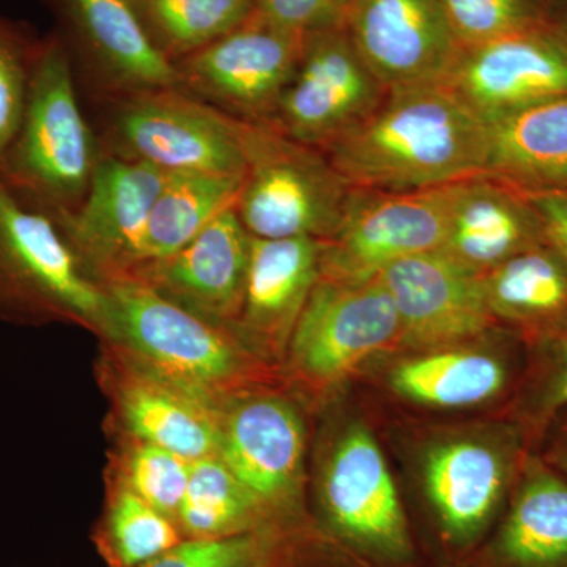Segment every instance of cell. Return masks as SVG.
Returning a JSON list of instances; mask_svg holds the SVG:
<instances>
[{"instance_id": "1", "label": "cell", "mask_w": 567, "mask_h": 567, "mask_svg": "<svg viewBox=\"0 0 567 567\" xmlns=\"http://www.w3.org/2000/svg\"><path fill=\"white\" fill-rule=\"evenodd\" d=\"M371 405L425 566L461 567L505 513L527 440L505 415L436 420Z\"/></svg>"}, {"instance_id": "2", "label": "cell", "mask_w": 567, "mask_h": 567, "mask_svg": "<svg viewBox=\"0 0 567 567\" xmlns=\"http://www.w3.org/2000/svg\"><path fill=\"white\" fill-rule=\"evenodd\" d=\"M315 416L301 567H427L374 406L352 388Z\"/></svg>"}, {"instance_id": "3", "label": "cell", "mask_w": 567, "mask_h": 567, "mask_svg": "<svg viewBox=\"0 0 567 567\" xmlns=\"http://www.w3.org/2000/svg\"><path fill=\"white\" fill-rule=\"evenodd\" d=\"M487 125L446 84L388 91L324 151L352 188L425 189L486 175Z\"/></svg>"}, {"instance_id": "4", "label": "cell", "mask_w": 567, "mask_h": 567, "mask_svg": "<svg viewBox=\"0 0 567 567\" xmlns=\"http://www.w3.org/2000/svg\"><path fill=\"white\" fill-rule=\"evenodd\" d=\"M104 346L133 363L223 405L259 386H284L281 371L229 324L175 303L136 278L104 282Z\"/></svg>"}, {"instance_id": "5", "label": "cell", "mask_w": 567, "mask_h": 567, "mask_svg": "<svg viewBox=\"0 0 567 567\" xmlns=\"http://www.w3.org/2000/svg\"><path fill=\"white\" fill-rule=\"evenodd\" d=\"M525 364L527 342L516 331L495 327L447 344L394 350L377 360L354 388L395 415H505Z\"/></svg>"}, {"instance_id": "6", "label": "cell", "mask_w": 567, "mask_h": 567, "mask_svg": "<svg viewBox=\"0 0 567 567\" xmlns=\"http://www.w3.org/2000/svg\"><path fill=\"white\" fill-rule=\"evenodd\" d=\"M399 346L401 322L380 275L353 281L320 276L287 347L284 386L315 416Z\"/></svg>"}, {"instance_id": "7", "label": "cell", "mask_w": 567, "mask_h": 567, "mask_svg": "<svg viewBox=\"0 0 567 567\" xmlns=\"http://www.w3.org/2000/svg\"><path fill=\"white\" fill-rule=\"evenodd\" d=\"M76 80L61 35L41 40L20 132L0 163V178L51 215L82 203L103 153Z\"/></svg>"}, {"instance_id": "8", "label": "cell", "mask_w": 567, "mask_h": 567, "mask_svg": "<svg viewBox=\"0 0 567 567\" xmlns=\"http://www.w3.org/2000/svg\"><path fill=\"white\" fill-rule=\"evenodd\" d=\"M106 292L54 216L0 178V320L80 324L102 333Z\"/></svg>"}, {"instance_id": "9", "label": "cell", "mask_w": 567, "mask_h": 567, "mask_svg": "<svg viewBox=\"0 0 567 567\" xmlns=\"http://www.w3.org/2000/svg\"><path fill=\"white\" fill-rule=\"evenodd\" d=\"M102 147L166 173L244 177L245 134L237 121L178 87L93 99Z\"/></svg>"}, {"instance_id": "10", "label": "cell", "mask_w": 567, "mask_h": 567, "mask_svg": "<svg viewBox=\"0 0 567 567\" xmlns=\"http://www.w3.org/2000/svg\"><path fill=\"white\" fill-rule=\"evenodd\" d=\"M311 413L286 386L224 402L218 457L282 527L312 537L308 513Z\"/></svg>"}, {"instance_id": "11", "label": "cell", "mask_w": 567, "mask_h": 567, "mask_svg": "<svg viewBox=\"0 0 567 567\" xmlns=\"http://www.w3.org/2000/svg\"><path fill=\"white\" fill-rule=\"evenodd\" d=\"M246 169L235 212L254 238L328 240L352 186L327 153L290 140L267 123H248Z\"/></svg>"}, {"instance_id": "12", "label": "cell", "mask_w": 567, "mask_h": 567, "mask_svg": "<svg viewBox=\"0 0 567 567\" xmlns=\"http://www.w3.org/2000/svg\"><path fill=\"white\" fill-rule=\"evenodd\" d=\"M461 183L425 189L352 188L341 221L323 241L322 274L368 279L388 265L440 252Z\"/></svg>"}, {"instance_id": "13", "label": "cell", "mask_w": 567, "mask_h": 567, "mask_svg": "<svg viewBox=\"0 0 567 567\" xmlns=\"http://www.w3.org/2000/svg\"><path fill=\"white\" fill-rule=\"evenodd\" d=\"M306 35L259 11L238 28L174 62L178 89L245 123H270L292 81Z\"/></svg>"}, {"instance_id": "14", "label": "cell", "mask_w": 567, "mask_h": 567, "mask_svg": "<svg viewBox=\"0 0 567 567\" xmlns=\"http://www.w3.org/2000/svg\"><path fill=\"white\" fill-rule=\"evenodd\" d=\"M166 178V171L103 148L82 203L52 215L96 281L140 270L148 216Z\"/></svg>"}, {"instance_id": "15", "label": "cell", "mask_w": 567, "mask_h": 567, "mask_svg": "<svg viewBox=\"0 0 567 567\" xmlns=\"http://www.w3.org/2000/svg\"><path fill=\"white\" fill-rule=\"evenodd\" d=\"M386 92L344 25L308 33L297 71L268 125L324 152L363 122Z\"/></svg>"}, {"instance_id": "16", "label": "cell", "mask_w": 567, "mask_h": 567, "mask_svg": "<svg viewBox=\"0 0 567 567\" xmlns=\"http://www.w3.org/2000/svg\"><path fill=\"white\" fill-rule=\"evenodd\" d=\"M58 32L93 99L178 87L174 63L156 50L126 0H47Z\"/></svg>"}, {"instance_id": "17", "label": "cell", "mask_w": 567, "mask_h": 567, "mask_svg": "<svg viewBox=\"0 0 567 567\" xmlns=\"http://www.w3.org/2000/svg\"><path fill=\"white\" fill-rule=\"evenodd\" d=\"M484 123L567 95V47L550 24L465 48L445 82Z\"/></svg>"}, {"instance_id": "18", "label": "cell", "mask_w": 567, "mask_h": 567, "mask_svg": "<svg viewBox=\"0 0 567 567\" xmlns=\"http://www.w3.org/2000/svg\"><path fill=\"white\" fill-rule=\"evenodd\" d=\"M344 29L386 91L445 84L464 50L439 0H350Z\"/></svg>"}, {"instance_id": "19", "label": "cell", "mask_w": 567, "mask_h": 567, "mask_svg": "<svg viewBox=\"0 0 567 567\" xmlns=\"http://www.w3.org/2000/svg\"><path fill=\"white\" fill-rule=\"evenodd\" d=\"M380 278L401 322L399 349L447 344L499 327L488 309L483 276L446 254L406 257L383 268Z\"/></svg>"}, {"instance_id": "20", "label": "cell", "mask_w": 567, "mask_h": 567, "mask_svg": "<svg viewBox=\"0 0 567 567\" xmlns=\"http://www.w3.org/2000/svg\"><path fill=\"white\" fill-rule=\"evenodd\" d=\"M103 377L123 436L197 461L221 443V406L107 349Z\"/></svg>"}, {"instance_id": "21", "label": "cell", "mask_w": 567, "mask_h": 567, "mask_svg": "<svg viewBox=\"0 0 567 567\" xmlns=\"http://www.w3.org/2000/svg\"><path fill=\"white\" fill-rule=\"evenodd\" d=\"M323 241L251 237L240 311L233 324L249 349L281 371L295 324L322 274Z\"/></svg>"}, {"instance_id": "22", "label": "cell", "mask_w": 567, "mask_h": 567, "mask_svg": "<svg viewBox=\"0 0 567 567\" xmlns=\"http://www.w3.org/2000/svg\"><path fill=\"white\" fill-rule=\"evenodd\" d=\"M249 251L251 235L230 207L173 256L145 265L132 278L196 315L233 327L244 298Z\"/></svg>"}, {"instance_id": "23", "label": "cell", "mask_w": 567, "mask_h": 567, "mask_svg": "<svg viewBox=\"0 0 567 567\" xmlns=\"http://www.w3.org/2000/svg\"><path fill=\"white\" fill-rule=\"evenodd\" d=\"M461 567H567V480L529 453L505 513Z\"/></svg>"}, {"instance_id": "24", "label": "cell", "mask_w": 567, "mask_h": 567, "mask_svg": "<svg viewBox=\"0 0 567 567\" xmlns=\"http://www.w3.org/2000/svg\"><path fill=\"white\" fill-rule=\"evenodd\" d=\"M544 241L543 221L527 194L477 175L461 183L440 252L483 276Z\"/></svg>"}, {"instance_id": "25", "label": "cell", "mask_w": 567, "mask_h": 567, "mask_svg": "<svg viewBox=\"0 0 567 567\" xmlns=\"http://www.w3.org/2000/svg\"><path fill=\"white\" fill-rule=\"evenodd\" d=\"M486 175L525 194L567 192V95L487 123Z\"/></svg>"}, {"instance_id": "26", "label": "cell", "mask_w": 567, "mask_h": 567, "mask_svg": "<svg viewBox=\"0 0 567 567\" xmlns=\"http://www.w3.org/2000/svg\"><path fill=\"white\" fill-rule=\"evenodd\" d=\"M488 309L499 327L535 341L567 320V260L548 241L483 275Z\"/></svg>"}, {"instance_id": "27", "label": "cell", "mask_w": 567, "mask_h": 567, "mask_svg": "<svg viewBox=\"0 0 567 567\" xmlns=\"http://www.w3.org/2000/svg\"><path fill=\"white\" fill-rule=\"evenodd\" d=\"M241 181L233 175L167 173L148 216L141 268L173 256L216 216L235 207Z\"/></svg>"}, {"instance_id": "28", "label": "cell", "mask_w": 567, "mask_h": 567, "mask_svg": "<svg viewBox=\"0 0 567 567\" xmlns=\"http://www.w3.org/2000/svg\"><path fill=\"white\" fill-rule=\"evenodd\" d=\"M175 524L185 539H215L279 525L218 456L193 461Z\"/></svg>"}, {"instance_id": "29", "label": "cell", "mask_w": 567, "mask_h": 567, "mask_svg": "<svg viewBox=\"0 0 567 567\" xmlns=\"http://www.w3.org/2000/svg\"><path fill=\"white\" fill-rule=\"evenodd\" d=\"M156 50L181 61L248 20L256 0H126Z\"/></svg>"}, {"instance_id": "30", "label": "cell", "mask_w": 567, "mask_h": 567, "mask_svg": "<svg viewBox=\"0 0 567 567\" xmlns=\"http://www.w3.org/2000/svg\"><path fill=\"white\" fill-rule=\"evenodd\" d=\"M505 416L518 425L532 453L567 416V320L527 342L524 377Z\"/></svg>"}, {"instance_id": "31", "label": "cell", "mask_w": 567, "mask_h": 567, "mask_svg": "<svg viewBox=\"0 0 567 567\" xmlns=\"http://www.w3.org/2000/svg\"><path fill=\"white\" fill-rule=\"evenodd\" d=\"M183 539L173 518L111 480L106 509L96 532V544L111 567H144Z\"/></svg>"}, {"instance_id": "32", "label": "cell", "mask_w": 567, "mask_h": 567, "mask_svg": "<svg viewBox=\"0 0 567 567\" xmlns=\"http://www.w3.org/2000/svg\"><path fill=\"white\" fill-rule=\"evenodd\" d=\"M311 537L270 525L215 539H183L144 567H300Z\"/></svg>"}, {"instance_id": "33", "label": "cell", "mask_w": 567, "mask_h": 567, "mask_svg": "<svg viewBox=\"0 0 567 567\" xmlns=\"http://www.w3.org/2000/svg\"><path fill=\"white\" fill-rule=\"evenodd\" d=\"M192 466L193 461L166 447L123 436L112 464L111 480L118 481L175 522Z\"/></svg>"}, {"instance_id": "34", "label": "cell", "mask_w": 567, "mask_h": 567, "mask_svg": "<svg viewBox=\"0 0 567 567\" xmlns=\"http://www.w3.org/2000/svg\"><path fill=\"white\" fill-rule=\"evenodd\" d=\"M461 47L550 24L551 0H439Z\"/></svg>"}, {"instance_id": "35", "label": "cell", "mask_w": 567, "mask_h": 567, "mask_svg": "<svg viewBox=\"0 0 567 567\" xmlns=\"http://www.w3.org/2000/svg\"><path fill=\"white\" fill-rule=\"evenodd\" d=\"M41 40L0 17V163L20 132Z\"/></svg>"}, {"instance_id": "36", "label": "cell", "mask_w": 567, "mask_h": 567, "mask_svg": "<svg viewBox=\"0 0 567 567\" xmlns=\"http://www.w3.org/2000/svg\"><path fill=\"white\" fill-rule=\"evenodd\" d=\"M350 0H256V11L287 31L308 33L344 25Z\"/></svg>"}, {"instance_id": "37", "label": "cell", "mask_w": 567, "mask_h": 567, "mask_svg": "<svg viewBox=\"0 0 567 567\" xmlns=\"http://www.w3.org/2000/svg\"><path fill=\"white\" fill-rule=\"evenodd\" d=\"M543 221L548 244L567 260V192L527 194Z\"/></svg>"}, {"instance_id": "38", "label": "cell", "mask_w": 567, "mask_h": 567, "mask_svg": "<svg viewBox=\"0 0 567 567\" xmlns=\"http://www.w3.org/2000/svg\"><path fill=\"white\" fill-rule=\"evenodd\" d=\"M536 454L567 480V416L548 431Z\"/></svg>"}, {"instance_id": "39", "label": "cell", "mask_w": 567, "mask_h": 567, "mask_svg": "<svg viewBox=\"0 0 567 567\" xmlns=\"http://www.w3.org/2000/svg\"><path fill=\"white\" fill-rule=\"evenodd\" d=\"M555 2H557V0H555ZM550 25L554 28V31L561 37V40L565 41L567 47V0H563V6L559 11H551Z\"/></svg>"}, {"instance_id": "40", "label": "cell", "mask_w": 567, "mask_h": 567, "mask_svg": "<svg viewBox=\"0 0 567 567\" xmlns=\"http://www.w3.org/2000/svg\"><path fill=\"white\" fill-rule=\"evenodd\" d=\"M555 0H551V6H554Z\"/></svg>"}]
</instances>
